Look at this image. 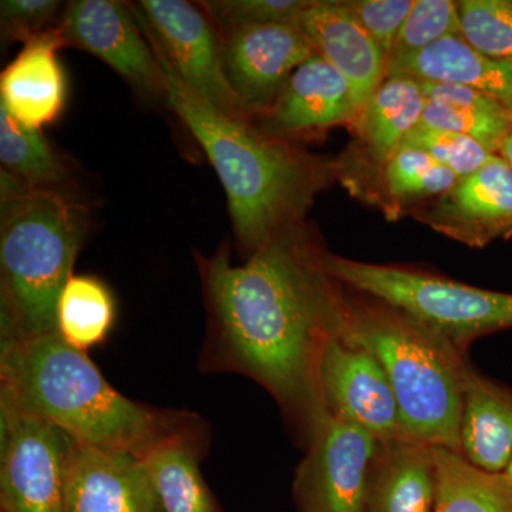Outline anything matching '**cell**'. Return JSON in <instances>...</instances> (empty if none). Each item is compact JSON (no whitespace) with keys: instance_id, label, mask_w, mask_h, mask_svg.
<instances>
[{"instance_id":"obj_8","label":"cell","mask_w":512,"mask_h":512,"mask_svg":"<svg viewBox=\"0 0 512 512\" xmlns=\"http://www.w3.org/2000/svg\"><path fill=\"white\" fill-rule=\"evenodd\" d=\"M131 8L148 42L188 89L227 116L251 120L225 74L220 33L198 3L140 0Z\"/></svg>"},{"instance_id":"obj_28","label":"cell","mask_w":512,"mask_h":512,"mask_svg":"<svg viewBox=\"0 0 512 512\" xmlns=\"http://www.w3.org/2000/svg\"><path fill=\"white\" fill-rule=\"evenodd\" d=\"M461 36L481 55L512 64V10L508 0L457 2Z\"/></svg>"},{"instance_id":"obj_15","label":"cell","mask_w":512,"mask_h":512,"mask_svg":"<svg viewBox=\"0 0 512 512\" xmlns=\"http://www.w3.org/2000/svg\"><path fill=\"white\" fill-rule=\"evenodd\" d=\"M69 512H164L146 460L70 437Z\"/></svg>"},{"instance_id":"obj_31","label":"cell","mask_w":512,"mask_h":512,"mask_svg":"<svg viewBox=\"0 0 512 512\" xmlns=\"http://www.w3.org/2000/svg\"><path fill=\"white\" fill-rule=\"evenodd\" d=\"M403 144L429 154L437 163L453 171L458 180L476 173L495 156L473 138L421 124L410 131Z\"/></svg>"},{"instance_id":"obj_36","label":"cell","mask_w":512,"mask_h":512,"mask_svg":"<svg viewBox=\"0 0 512 512\" xmlns=\"http://www.w3.org/2000/svg\"><path fill=\"white\" fill-rule=\"evenodd\" d=\"M508 5H510V8L512 10V0H508Z\"/></svg>"},{"instance_id":"obj_24","label":"cell","mask_w":512,"mask_h":512,"mask_svg":"<svg viewBox=\"0 0 512 512\" xmlns=\"http://www.w3.org/2000/svg\"><path fill=\"white\" fill-rule=\"evenodd\" d=\"M207 453L190 444H168L146 458L164 512H224L202 476Z\"/></svg>"},{"instance_id":"obj_22","label":"cell","mask_w":512,"mask_h":512,"mask_svg":"<svg viewBox=\"0 0 512 512\" xmlns=\"http://www.w3.org/2000/svg\"><path fill=\"white\" fill-rule=\"evenodd\" d=\"M426 97L421 126L463 134L498 154L512 128V113L487 94L456 84L420 82Z\"/></svg>"},{"instance_id":"obj_29","label":"cell","mask_w":512,"mask_h":512,"mask_svg":"<svg viewBox=\"0 0 512 512\" xmlns=\"http://www.w3.org/2000/svg\"><path fill=\"white\" fill-rule=\"evenodd\" d=\"M312 0H204L198 3L220 36L265 25H301Z\"/></svg>"},{"instance_id":"obj_7","label":"cell","mask_w":512,"mask_h":512,"mask_svg":"<svg viewBox=\"0 0 512 512\" xmlns=\"http://www.w3.org/2000/svg\"><path fill=\"white\" fill-rule=\"evenodd\" d=\"M70 436L0 396V512H69Z\"/></svg>"},{"instance_id":"obj_5","label":"cell","mask_w":512,"mask_h":512,"mask_svg":"<svg viewBox=\"0 0 512 512\" xmlns=\"http://www.w3.org/2000/svg\"><path fill=\"white\" fill-rule=\"evenodd\" d=\"M346 296L343 335L369 349L389 377L404 436L460 454L467 352L399 309Z\"/></svg>"},{"instance_id":"obj_19","label":"cell","mask_w":512,"mask_h":512,"mask_svg":"<svg viewBox=\"0 0 512 512\" xmlns=\"http://www.w3.org/2000/svg\"><path fill=\"white\" fill-rule=\"evenodd\" d=\"M460 454L487 473L503 474L512 458V389L468 362L464 372Z\"/></svg>"},{"instance_id":"obj_6","label":"cell","mask_w":512,"mask_h":512,"mask_svg":"<svg viewBox=\"0 0 512 512\" xmlns=\"http://www.w3.org/2000/svg\"><path fill=\"white\" fill-rule=\"evenodd\" d=\"M340 285L399 309L467 352L474 340L512 329V293L488 291L397 265L367 264L323 252Z\"/></svg>"},{"instance_id":"obj_16","label":"cell","mask_w":512,"mask_h":512,"mask_svg":"<svg viewBox=\"0 0 512 512\" xmlns=\"http://www.w3.org/2000/svg\"><path fill=\"white\" fill-rule=\"evenodd\" d=\"M66 47L59 28L23 45L0 74V107L25 126L42 130L55 123L66 104V76L59 50Z\"/></svg>"},{"instance_id":"obj_9","label":"cell","mask_w":512,"mask_h":512,"mask_svg":"<svg viewBox=\"0 0 512 512\" xmlns=\"http://www.w3.org/2000/svg\"><path fill=\"white\" fill-rule=\"evenodd\" d=\"M66 47L90 53L144 100L167 104V76L128 3L74 0L57 23Z\"/></svg>"},{"instance_id":"obj_18","label":"cell","mask_w":512,"mask_h":512,"mask_svg":"<svg viewBox=\"0 0 512 512\" xmlns=\"http://www.w3.org/2000/svg\"><path fill=\"white\" fill-rule=\"evenodd\" d=\"M434 447L402 436L379 441L367 480L366 512H434Z\"/></svg>"},{"instance_id":"obj_32","label":"cell","mask_w":512,"mask_h":512,"mask_svg":"<svg viewBox=\"0 0 512 512\" xmlns=\"http://www.w3.org/2000/svg\"><path fill=\"white\" fill-rule=\"evenodd\" d=\"M64 8L66 5L59 0H2L0 26L3 39L25 45L55 28Z\"/></svg>"},{"instance_id":"obj_26","label":"cell","mask_w":512,"mask_h":512,"mask_svg":"<svg viewBox=\"0 0 512 512\" xmlns=\"http://www.w3.org/2000/svg\"><path fill=\"white\" fill-rule=\"evenodd\" d=\"M0 163L32 188L72 190L62 157L53 150L42 130L25 126L0 107Z\"/></svg>"},{"instance_id":"obj_13","label":"cell","mask_w":512,"mask_h":512,"mask_svg":"<svg viewBox=\"0 0 512 512\" xmlns=\"http://www.w3.org/2000/svg\"><path fill=\"white\" fill-rule=\"evenodd\" d=\"M360 114L348 80L315 53L291 74L275 103L251 121L269 136L288 141L330 127L356 128Z\"/></svg>"},{"instance_id":"obj_25","label":"cell","mask_w":512,"mask_h":512,"mask_svg":"<svg viewBox=\"0 0 512 512\" xmlns=\"http://www.w3.org/2000/svg\"><path fill=\"white\" fill-rule=\"evenodd\" d=\"M116 319L113 293L90 275H72L57 305V333L74 349L87 353L109 336Z\"/></svg>"},{"instance_id":"obj_4","label":"cell","mask_w":512,"mask_h":512,"mask_svg":"<svg viewBox=\"0 0 512 512\" xmlns=\"http://www.w3.org/2000/svg\"><path fill=\"white\" fill-rule=\"evenodd\" d=\"M87 217L72 190L32 188L0 168V343L57 333Z\"/></svg>"},{"instance_id":"obj_20","label":"cell","mask_w":512,"mask_h":512,"mask_svg":"<svg viewBox=\"0 0 512 512\" xmlns=\"http://www.w3.org/2000/svg\"><path fill=\"white\" fill-rule=\"evenodd\" d=\"M456 84L487 94L512 113V64L495 62L468 45L463 36H447L414 55L387 62V77Z\"/></svg>"},{"instance_id":"obj_1","label":"cell","mask_w":512,"mask_h":512,"mask_svg":"<svg viewBox=\"0 0 512 512\" xmlns=\"http://www.w3.org/2000/svg\"><path fill=\"white\" fill-rule=\"evenodd\" d=\"M303 224L278 232L244 264L227 245L197 254L207 309L202 373H234L274 397L303 447L328 416L319 389L323 349L345 326L346 295L323 268Z\"/></svg>"},{"instance_id":"obj_21","label":"cell","mask_w":512,"mask_h":512,"mask_svg":"<svg viewBox=\"0 0 512 512\" xmlns=\"http://www.w3.org/2000/svg\"><path fill=\"white\" fill-rule=\"evenodd\" d=\"M426 97L419 80L392 76L380 84L360 114L357 131V161L365 165L372 180L382 177L390 158L423 117Z\"/></svg>"},{"instance_id":"obj_23","label":"cell","mask_w":512,"mask_h":512,"mask_svg":"<svg viewBox=\"0 0 512 512\" xmlns=\"http://www.w3.org/2000/svg\"><path fill=\"white\" fill-rule=\"evenodd\" d=\"M437 498L434 512H512V487L503 474L487 473L448 448L434 447Z\"/></svg>"},{"instance_id":"obj_3","label":"cell","mask_w":512,"mask_h":512,"mask_svg":"<svg viewBox=\"0 0 512 512\" xmlns=\"http://www.w3.org/2000/svg\"><path fill=\"white\" fill-rule=\"evenodd\" d=\"M156 55L167 76V106L217 171L227 194L237 247L245 259L278 232L303 224L332 165L269 136L251 120L221 113L188 89Z\"/></svg>"},{"instance_id":"obj_33","label":"cell","mask_w":512,"mask_h":512,"mask_svg":"<svg viewBox=\"0 0 512 512\" xmlns=\"http://www.w3.org/2000/svg\"><path fill=\"white\" fill-rule=\"evenodd\" d=\"M345 5L389 62L394 42L413 8L414 0H350Z\"/></svg>"},{"instance_id":"obj_14","label":"cell","mask_w":512,"mask_h":512,"mask_svg":"<svg viewBox=\"0 0 512 512\" xmlns=\"http://www.w3.org/2000/svg\"><path fill=\"white\" fill-rule=\"evenodd\" d=\"M417 218L470 248L512 237V168L495 154Z\"/></svg>"},{"instance_id":"obj_17","label":"cell","mask_w":512,"mask_h":512,"mask_svg":"<svg viewBox=\"0 0 512 512\" xmlns=\"http://www.w3.org/2000/svg\"><path fill=\"white\" fill-rule=\"evenodd\" d=\"M301 28L316 53L348 80L357 106L363 111L387 77V59L375 40L360 26L345 2L312 0L303 13Z\"/></svg>"},{"instance_id":"obj_27","label":"cell","mask_w":512,"mask_h":512,"mask_svg":"<svg viewBox=\"0 0 512 512\" xmlns=\"http://www.w3.org/2000/svg\"><path fill=\"white\" fill-rule=\"evenodd\" d=\"M458 177L419 148L403 146L384 167L380 184L386 210L399 211L403 205L441 197L457 184Z\"/></svg>"},{"instance_id":"obj_12","label":"cell","mask_w":512,"mask_h":512,"mask_svg":"<svg viewBox=\"0 0 512 512\" xmlns=\"http://www.w3.org/2000/svg\"><path fill=\"white\" fill-rule=\"evenodd\" d=\"M221 40L225 74L249 119L265 113L291 74L316 53L301 25L252 26Z\"/></svg>"},{"instance_id":"obj_35","label":"cell","mask_w":512,"mask_h":512,"mask_svg":"<svg viewBox=\"0 0 512 512\" xmlns=\"http://www.w3.org/2000/svg\"><path fill=\"white\" fill-rule=\"evenodd\" d=\"M503 477L505 478V481H507V483L512 487V458L510 464H508L507 468H505Z\"/></svg>"},{"instance_id":"obj_10","label":"cell","mask_w":512,"mask_h":512,"mask_svg":"<svg viewBox=\"0 0 512 512\" xmlns=\"http://www.w3.org/2000/svg\"><path fill=\"white\" fill-rule=\"evenodd\" d=\"M379 440L328 416L313 434L295 471L298 512H366L367 480Z\"/></svg>"},{"instance_id":"obj_34","label":"cell","mask_w":512,"mask_h":512,"mask_svg":"<svg viewBox=\"0 0 512 512\" xmlns=\"http://www.w3.org/2000/svg\"><path fill=\"white\" fill-rule=\"evenodd\" d=\"M497 156L503 158L505 163L510 165L512 168V128L508 136L505 137L503 144H501L500 151H498Z\"/></svg>"},{"instance_id":"obj_11","label":"cell","mask_w":512,"mask_h":512,"mask_svg":"<svg viewBox=\"0 0 512 512\" xmlns=\"http://www.w3.org/2000/svg\"><path fill=\"white\" fill-rule=\"evenodd\" d=\"M319 389L330 416L379 441L404 436L399 403L389 377L365 346L339 333L320 357Z\"/></svg>"},{"instance_id":"obj_2","label":"cell","mask_w":512,"mask_h":512,"mask_svg":"<svg viewBox=\"0 0 512 512\" xmlns=\"http://www.w3.org/2000/svg\"><path fill=\"white\" fill-rule=\"evenodd\" d=\"M0 396L103 450L143 460L168 444L210 451L211 429L200 414L128 399L59 333L0 343Z\"/></svg>"},{"instance_id":"obj_30","label":"cell","mask_w":512,"mask_h":512,"mask_svg":"<svg viewBox=\"0 0 512 512\" xmlns=\"http://www.w3.org/2000/svg\"><path fill=\"white\" fill-rule=\"evenodd\" d=\"M447 36H461L460 15L453 0H414L389 60L419 53Z\"/></svg>"}]
</instances>
